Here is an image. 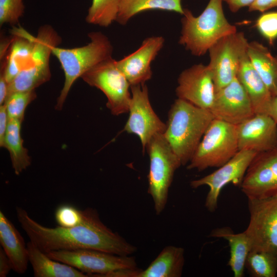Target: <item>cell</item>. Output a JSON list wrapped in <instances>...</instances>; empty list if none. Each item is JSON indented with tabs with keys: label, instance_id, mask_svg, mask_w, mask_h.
Returning a JSON list of instances; mask_svg holds the SVG:
<instances>
[{
	"label": "cell",
	"instance_id": "obj_1",
	"mask_svg": "<svg viewBox=\"0 0 277 277\" xmlns=\"http://www.w3.org/2000/svg\"><path fill=\"white\" fill-rule=\"evenodd\" d=\"M16 211L30 241L44 252L88 249L127 256L136 251L135 246L105 225L92 208L85 209L82 224L71 228L46 227L31 218L24 209L16 207Z\"/></svg>",
	"mask_w": 277,
	"mask_h": 277
},
{
	"label": "cell",
	"instance_id": "obj_2",
	"mask_svg": "<svg viewBox=\"0 0 277 277\" xmlns=\"http://www.w3.org/2000/svg\"><path fill=\"white\" fill-rule=\"evenodd\" d=\"M209 110L177 98L168 112L164 135L182 165L189 163L211 122Z\"/></svg>",
	"mask_w": 277,
	"mask_h": 277
},
{
	"label": "cell",
	"instance_id": "obj_3",
	"mask_svg": "<svg viewBox=\"0 0 277 277\" xmlns=\"http://www.w3.org/2000/svg\"><path fill=\"white\" fill-rule=\"evenodd\" d=\"M222 0H209L197 16L186 8L181 19L182 30L179 43L192 54L203 56L222 37L237 31L226 18Z\"/></svg>",
	"mask_w": 277,
	"mask_h": 277
},
{
	"label": "cell",
	"instance_id": "obj_4",
	"mask_svg": "<svg viewBox=\"0 0 277 277\" xmlns=\"http://www.w3.org/2000/svg\"><path fill=\"white\" fill-rule=\"evenodd\" d=\"M90 42L73 48L53 47L52 54L60 62L64 72L65 82L55 108L62 110L74 82L95 65L112 56L113 47L109 38L101 32L88 34Z\"/></svg>",
	"mask_w": 277,
	"mask_h": 277
},
{
	"label": "cell",
	"instance_id": "obj_5",
	"mask_svg": "<svg viewBox=\"0 0 277 277\" xmlns=\"http://www.w3.org/2000/svg\"><path fill=\"white\" fill-rule=\"evenodd\" d=\"M239 151L236 125L214 118L208 126L187 166L201 171L220 167Z\"/></svg>",
	"mask_w": 277,
	"mask_h": 277
},
{
	"label": "cell",
	"instance_id": "obj_6",
	"mask_svg": "<svg viewBox=\"0 0 277 277\" xmlns=\"http://www.w3.org/2000/svg\"><path fill=\"white\" fill-rule=\"evenodd\" d=\"M145 150L150 160L148 192L159 215L165 209L174 173L182 164L163 133L154 135Z\"/></svg>",
	"mask_w": 277,
	"mask_h": 277
},
{
	"label": "cell",
	"instance_id": "obj_7",
	"mask_svg": "<svg viewBox=\"0 0 277 277\" xmlns=\"http://www.w3.org/2000/svg\"><path fill=\"white\" fill-rule=\"evenodd\" d=\"M61 41V36L51 26L44 25L39 28L35 36L31 61L28 66L9 84L7 97L16 92L35 90L50 80V56L53 47L58 46Z\"/></svg>",
	"mask_w": 277,
	"mask_h": 277
},
{
	"label": "cell",
	"instance_id": "obj_8",
	"mask_svg": "<svg viewBox=\"0 0 277 277\" xmlns=\"http://www.w3.org/2000/svg\"><path fill=\"white\" fill-rule=\"evenodd\" d=\"M81 78L104 93L107 98L106 106L113 115L128 112L131 98L130 85L112 56L95 65Z\"/></svg>",
	"mask_w": 277,
	"mask_h": 277
},
{
	"label": "cell",
	"instance_id": "obj_9",
	"mask_svg": "<svg viewBox=\"0 0 277 277\" xmlns=\"http://www.w3.org/2000/svg\"><path fill=\"white\" fill-rule=\"evenodd\" d=\"M248 44L244 33L237 31L222 37L210 48L207 66L215 91L236 77L241 63L247 55Z\"/></svg>",
	"mask_w": 277,
	"mask_h": 277
},
{
	"label": "cell",
	"instance_id": "obj_10",
	"mask_svg": "<svg viewBox=\"0 0 277 277\" xmlns=\"http://www.w3.org/2000/svg\"><path fill=\"white\" fill-rule=\"evenodd\" d=\"M51 259L69 265L89 275L105 276L116 270L137 268L134 257L94 249H79L45 252Z\"/></svg>",
	"mask_w": 277,
	"mask_h": 277
},
{
	"label": "cell",
	"instance_id": "obj_11",
	"mask_svg": "<svg viewBox=\"0 0 277 277\" xmlns=\"http://www.w3.org/2000/svg\"><path fill=\"white\" fill-rule=\"evenodd\" d=\"M250 220L244 231L250 251L277 252V195L264 199H248Z\"/></svg>",
	"mask_w": 277,
	"mask_h": 277
},
{
	"label": "cell",
	"instance_id": "obj_12",
	"mask_svg": "<svg viewBox=\"0 0 277 277\" xmlns=\"http://www.w3.org/2000/svg\"><path fill=\"white\" fill-rule=\"evenodd\" d=\"M257 153L250 149L239 150L230 160L216 170L190 182L192 188L204 185L209 187V190L205 203V206L209 211L213 212L217 209L219 195L224 186L230 183L241 186L246 172Z\"/></svg>",
	"mask_w": 277,
	"mask_h": 277
},
{
	"label": "cell",
	"instance_id": "obj_13",
	"mask_svg": "<svg viewBox=\"0 0 277 277\" xmlns=\"http://www.w3.org/2000/svg\"><path fill=\"white\" fill-rule=\"evenodd\" d=\"M130 90L129 116L124 130L138 137L144 152L150 139L157 134L164 133L166 125L153 110L145 84L131 86Z\"/></svg>",
	"mask_w": 277,
	"mask_h": 277
},
{
	"label": "cell",
	"instance_id": "obj_14",
	"mask_svg": "<svg viewBox=\"0 0 277 277\" xmlns=\"http://www.w3.org/2000/svg\"><path fill=\"white\" fill-rule=\"evenodd\" d=\"M240 187L248 199H260L277 195V148L256 154Z\"/></svg>",
	"mask_w": 277,
	"mask_h": 277
},
{
	"label": "cell",
	"instance_id": "obj_15",
	"mask_svg": "<svg viewBox=\"0 0 277 277\" xmlns=\"http://www.w3.org/2000/svg\"><path fill=\"white\" fill-rule=\"evenodd\" d=\"M209 110L214 118L234 125L255 114L250 98L237 77L215 91Z\"/></svg>",
	"mask_w": 277,
	"mask_h": 277
},
{
	"label": "cell",
	"instance_id": "obj_16",
	"mask_svg": "<svg viewBox=\"0 0 277 277\" xmlns=\"http://www.w3.org/2000/svg\"><path fill=\"white\" fill-rule=\"evenodd\" d=\"M177 83L175 93L178 98L201 108L210 109L215 88L207 65L200 63L184 70L180 74Z\"/></svg>",
	"mask_w": 277,
	"mask_h": 277
},
{
	"label": "cell",
	"instance_id": "obj_17",
	"mask_svg": "<svg viewBox=\"0 0 277 277\" xmlns=\"http://www.w3.org/2000/svg\"><path fill=\"white\" fill-rule=\"evenodd\" d=\"M236 128L239 150L260 153L277 148V123L267 114H254Z\"/></svg>",
	"mask_w": 277,
	"mask_h": 277
},
{
	"label": "cell",
	"instance_id": "obj_18",
	"mask_svg": "<svg viewBox=\"0 0 277 277\" xmlns=\"http://www.w3.org/2000/svg\"><path fill=\"white\" fill-rule=\"evenodd\" d=\"M164 41L162 36L147 37L137 50L116 61L118 68L124 74L130 86L144 85L151 79V62L163 48Z\"/></svg>",
	"mask_w": 277,
	"mask_h": 277
},
{
	"label": "cell",
	"instance_id": "obj_19",
	"mask_svg": "<svg viewBox=\"0 0 277 277\" xmlns=\"http://www.w3.org/2000/svg\"><path fill=\"white\" fill-rule=\"evenodd\" d=\"M10 32L14 37L7 60L2 68L8 84L28 66L35 44V36L21 26L13 27Z\"/></svg>",
	"mask_w": 277,
	"mask_h": 277
},
{
	"label": "cell",
	"instance_id": "obj_20",
	"mask_svg": "<svg viewBox=\"0 0 277 277\" xmlns=\"http://www.w3.org/2000/svg\"><path fill=\"white\" fill-rule=\"evenodd\" d=\"M0 244L10 261L12 270L24 274L29 262L27 245L19 231L1 210Z\"/></svg>",
	"mask_w": 277,
	"mask_h": 277
},
{
	"label": "cell",
	"instance_id": "obj_21",
	"mask_svg": "<svg viewBox=\"0 0 277 277\" xmlns=\"http://www.w3.org/2000/svg\"><path fill=\"white\" fill-rule=\"evenodd\" d=\"M236 77L245 88L255 114H267L273 97L252 65L248 53L241 63Z\"/></svg>",
	"mask_w": 277,
	"mask_h": 277
},
{
	"label": "cell",
	"instance_id": "obj_22",
	"mask_svg": "<svg viewBox=\"0 0 277 277\" xmlns=\"http://www.w3.org/2000/svg\"><path fill=\"white\" fill-rule=\"evenodd\" d=\"M184 252L180 247L166 246L145 270L137 269L133 277H180L185 262Z\"/></svg>",
	"mask_w": 277,
	"mask_h": 277
},
{
	"label": "cell",
	"instance_id": "obj_23",
	"mask_svg": "<svg viewBox=\"0 0 277 277\" xmlns=\"http://www.w3.org/2000/svg\"><path fill=\"white\" fill-rule=\"evenodd\" d=\"M27 248L35 277L90 276L69 265L51 259L30 241L27 243Z\"/></svg>",
	"mask_w": 277,
	"mask_h": 277
},
{
	"label": "cell",
	"instance_id": "obj_24",
	"mask_svg": "<svg viewBox=\"0 0 277 277\" xmlns=\"http://www.w3.org/2000/svg\"><path fill=\"white\" fill-rule=\"evenodd\" d=\"M249 58L273 97L277 95V56L262 44L249 42Z\"/></svg>",
	"mask_w": 277,
	"mask_h": 277
},
{
	"label": "cell",
	"instance_id": "obj_25",
	"mask_svg": "<svg viewBox=\"0 0 277 277\" xmlns=\"http://www.w3.org/2000/svg\"><path fill=\"white\" fill-rule=\"evenodd\" d=\"M209 236L226 240L230 247L228 265L234 277H242L245 270L246 258L251 248L249 239L244 231L235 233L228 227L212 230Z\"/></svg>",
	"mask_w": 277,
	"mask_h": 277
},
{
	"label": "cell",
	"instance_id": "obj_26",
	"mask_svg": "<svg viewBox=\"0 0 277 277\" xmlns=\"http://www.w3.org/2000/svg\"><path fill=\"white\" fill-rule=\"evenodd\" d=\"M22 122L18 119L9 120L3 147L8 150L12 168L17 175H19L31 164V157L28 150L23 145V140L21 135Z\"/></svg>",
	"mask_w": 277,
	"mask_h": 277
},
{
	"label": "cell",
	"instance_id": "obj_27",
	"mask_svg": "<svg viewBox=\"0 0 277 277\" xmlns=\"http://www.w3.org/2000/svg\"><path fill=\"white\" fill-rule=\"evenodd\" d=\"M182 0H120L116 22L125 25L136 14L147 10L173 11L183 15Z\"/></svg>",
	"mask_w": 277,
	"mask_h": 277
},
{
	"label": "cell",
	"instance_id": "obj_28",
	"mask_svg": "<svg viewBox=\"0 0 277 277\" xmlns=\"http://www.w3.org/2000/svg\"><path fill=\"white\" fill-rule=\"evenodd\" d=\"M245 268L252 277H275L277 274V252L250 251Z\"/></svg>",
	"mask_w": 277,
	"mask_h": 277
},
{
	"label": "cell",
	"instance_id": "obj_29",
	"mask_svg": "<svg viewBox=\"0 0 277 277\" xmlns=\"http://www.w3.org/2000/svg\"><path fill=\"white\" fill-rule=\"evenodd\" d=\"M120 0H92L86 21L91 24L107 27L115 21Z\"/></svg>",
	"mask_w": 277,
	"mask_h": 277
},
{
	"label": "cell",
	"instance_id": "obj_30",
	"mask_svg": "<svg viewBox=\"0 0 277 277\" xmlns=\"http://www.w3.org/2000/svg\"><path fill=\"white\" fill-rule=\"evenodd\" d=\"M36 97L35 90L16 92L8 96L4 103L8 119H18L23 122L26 108Z\"/></svg>",
	"mask_w": 277,
	"mask_h": 277
},
{
	"label": "cell",
	"instance_id": "obj_31",
	"mask_svg": "<svg viewBox=\"0 0 277 277\" xmlns=\"http://www.w3.org/2000/svg\"><path fill=\"white\" fill-rule=\"evenodd\" d=\"M54 216L58 226L65 228L73 227L84 222L85 209L80 210L73 205L63 204L56 208Z\"/></svg>",
	"mask_w": 277,
	"mask_h": 277
},
{
	"label": "cell",
	"instance_id": "obj_32",
	"mask_svg": "<svg viewBox=\"0 0 277 277\" xmlns=\"http://www.w3.org/2000/svg\"><path fill=\"white\" fill-rule=\"evenodd\" d=\"M25 11L23 0H0V25L14 26L19 22Z\"/></svg>",
	"mask_w": 277,
	"mask_h": 277
},
{
	"label": "cell",
	"instance_id": "obj_33",
	"mask_svg": "<svg viewBox=\"0 0 277 277\" xmlns=\"http://www.w3.org/2000/svg\"><path fill=\"white\" fill-rule=\"evenodd\" d=\"M256 26L261 34L272 44L277 37V12L263 14L257 20Z\"/></svg>",
	"mask_w": 277,
	"mask_h": 277
},
{
	"label": "cell",
	"instance_id": "obj_34",
	"mask_svg": "<svg viewBox=\"0 0 277 277\" xmlns=\"http://www.w3.org/2000/svg\"><path fill=\"white\" fill-rule=\"evenodd\" d=\"M277 7V0H255L248 7L249 11L264 12Z\"/></svg>",
	"mask_w": 277,
	"mask_h": 277
},
{
	"label": "cell",
	"instance_id": "obj_35",
	"mask_svg": "<svg viewBox=\"0 0 277 277\" xmlns=\"http://www.w3.org/2000/svg\"><path fill=\"white\" fill-rule=\"evenodd\" d=\"M8 116L5 104L0 105V146L3 147L8 123Z\"/></svg>",
	"mask_w": 277,
	"mask_h": 277
},
{
	"label": "cell",
	"instance_id": "obj_36",
	"mask_svg": "<svg viewBox=\"0 0 277 277\" xmlns=\"http://www.w3.org/2000/svg\"><path fill=\"white\" fill-rule=\"evenodd\" d=\"M11 269L12 268L10 261L1 247L0 248V276L6 277Z\"/></svg>",
	"mask_w": 277,
	"mask_h": 277
},
{
	"label": "cell",
	"instance_id": "obj_37",
	"mask_svg": "<svg viewBox=\"0 0 277 277\" xmlns=\"http://www.w3.org/2000/svg\"><path fill=\"white\" fill-rule=\"evenodd\" d=\"M227 4L230 10L236 12L241 8L249 7L255 0H222Z\"/></svg>",
	"mask_w": 277,
	"mask_h": 277
},
{
	"label": "cell",
	"instance_id": "obj_38",
	"mask_svg": "<svg viewBox=\"0 0 277 277\" xmlns=\"http://www.w3.org/2000/svg\"><path fill=\"white\" fill-rule=\"evenodd\" d=\"M8 85L9 84L5 77L4 70L2 69V72H1L0 75V105L5 102L7 96Z\"/></svg>",
	"mask_w": 277,
	"mask_h": 277
},
{
	"label": "cell",
	"instance_id": "obj_39",
	"mask_svg": "<svg viewBox=\"0 0 277 277\" xmlns=\"http://www.w3.org/2000/svg\"><path fill=\"white\" fill-rule=\"evenodd\" d=\"M267 114L277 123V95L272 98Z\"/></svg>",
	"mask_w": 277,
	"mask_h": 277
}]
</instances>
